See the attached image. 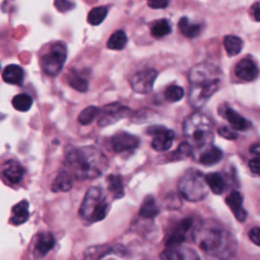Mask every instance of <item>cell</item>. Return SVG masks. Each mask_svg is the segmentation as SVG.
I'll return each instance as SVG.
<instances>
[{
  "instance_id": "6da1fadb",
  "label": "cell",
  "mask_w": 260,
  "mask_h": 260,
  "mask_svg": "<svg viewBox=\"0 0 260 260\" xmlns=\"http://www.w3.org/2000/svg\"><path fill=\"white\" fill-rule=\"evenodd\" d=\"M193 241L207 255L231 258L237 253V240L232 233L215 221L206 220L193 232Z\"/></svg>"
},
{
  "instance_id": "7a4b0ae2",
  "label": "cell",
  "mask_w": 260,
  "mask_h": 260,
  "mask_svg": "<svg viewBox=\"0 0 260 260\" xmlns=\"http://www.w3.org/2000/svg\"><path fill=\"white\" fill-rule=\"evenodd\" d=\"M66 170L79 180L100 177L108 167L105 154L94 146L70 147L65 154Z\"/></svg>"
},
{
  "instance_id": "3957f363",
  "label": "cell",
  "mask_w": 260,
  "mask_h": 260,
  "mask_svg": "<svg viewBox=\"0 0 260 260\" xmlns=\"http://www.w3.org/2000/svg\"><path fill=\"white\" fill-rule=\"evenodd\" d=\"M222 73L220 68L211 63H200L189 72V103L192 108L203 107L219 89Z\"/></svg>"
},
{
  "instance_id": "277c9868",
  "label": "cell",
  "mask_w": 260,
  "mask_h": 260,
  "mask_svg": "<svg viewBox=\"0 0 260 260\" xmlns=\"http://www.w3.org/2000/svg\"><path fill=\"white\" fill-rule=\"evenodd\" d=\"M183 132L192 147L207 146L213 140L211 121L202 113L189 116L184 122Z\"/></svg>"
},
{
  "instance_id": "5b68a950",
  "label": "cell",
  "mask_w": 260,
  "mask_h": 260,
  "mask_svg": "<svg viewBox=\"0 0 260 260\" xmlns=\"http://www.w3.org/2000/svg\"><path fill=\"white\" fill-rule=\"evenodd\" d=\"M110 210L106 194L100 187H90L82 200L79 208L81 219L90 223L103 220Z\"/></svg>"
},
{
  "instance_id": "8992f818",
  "label": "cell",
  "mask_w": 260,
  "mask_h": 260,
  "mask_svg": "<svg viewBox=\"0 0 260 260\" xmlns=\"http://www.w3.org/2000/svg\"><path fill=\"white\" fill-rule=\"evenodd\" d=\"M67 58L66 44L55 41L46 44L40 51L39 60L42 70L49 76H56L60 73Z\"/></svg>"
},
{
  "instance_id": "52a82bcc",
  "label": "cell",
  "mask_w": 260,
  "mask_h": 260,
  "mask_svg": "<svg viewBox=\"0 0 260 260\" xmlns=\"http://www.w3.org/2000/svg\"><path fill=\"white\" fill-rule=\"evenodd\" d=\"M208 185L205 177L198 170H188L178 183L180 194L188 201L197 202L204 199L208 194Z\"/></svg>"
},
{
  "instance_id": "ba28073f",
  "label": "cell",
  "mask_w": 260,
  "mask_h": 260,
  "mask_svg": "<svg viewBox=\"0 0 260 260\" xmlns=\"http://www.w3.org/2000/svg\"><path fill=\"white\" fill-rule=\"evenodd\" d=\"M25 170L16 158L9 157L0 162V177L7 185H19L23 180Z\"/></svg>"
},
{
  "instance_id": "9c48e42d",
  "label": "cell",
  "mask_w": 260,
  "mask_h": 260,
  "mask_svg": "<svg viewBox=\"0 0 260 260\" xmlns=\"http://www.w3.org/2000/svg\"><path fill=\"white\" fill-rule=\"evenodd\" d=\"M130 115V109L126 106H123L118 103L107 105L101 110L99 115V125L100 126H109L115 124L116 122L120 121L121 119L126 118Z\"/></svg>"
},
{
  "instance_id": "30bf717a",
  "label": "cell",
  "mask_w": 260,
  "mask_h": 260,
  "mask_svg": "<svg viewBox=\"0 0 260 260\" xmlns=\"http://www.w3.org/2000/svg\"><path fill=\"white\" fill-rule=\"evenodd\" d=\"M156 77H157V71L155 69L148 68V69L138 71L131 78V81H130L131 87L137 93H141V94L149 93L153 88V84Z\"/></svg>"
},
{
  "instance_id": "8fae6325",
  "label": "cell",
  "mask_w": 260,
  "mask_h": 260,
  "mask_svg": "<svg viewBox=\"0 0 260 260\" xmlns=\"http://www.w3.org/2000/svg\"><path fill=\"white\" fill-rule=\"evenodd\" d=\"M147 134L152 135L151 146L156 151H166L173 145L175 133L173 130L162 126H151L147 129Z\"/></svg>"
},
{
  "instance_id": "7c38bea8",
  "label": "cell",
  "mask_w": 260,
  "mask_h": 260,
  "mask_svg": "<svg viewBox=\"0 0 260 260\" xmlns=\"http://www.w3.org/2000/svg\"><path fill=\"white\" fill-rule=\"evenodd\" d=\"M110 145L113 151L121 153L136 148L139 145V139L135 135L121 131L111 137Z\"/></svg>"
},
{
  "instance_id": "4fadbf2b",
  "label": "cell",
  "mask_w": 260,
  "mask_h": 260,
  "mask_svg": "<svg viewBox=\"0 0 260 260\" xmlns=\"http://www.w3.org/2000/svg\"><path fill=\"white\" fill-rule=\"evenodd\" d=\"M55 238L52 233L43 232L38 235L37 241L34 248V258L41 259L47 256V254L54 248L55 246Z\"/></svg>"
},
{
  "instance_id": "5bb4252c",
  "label": "cell",
  "mask_w": 260,
  "mask_h": 260,
  "mask_svg": "<svg viewBox=\"0 0 260 260\" xmlns=\"http://www.w3.org/2000/svg\"><path fill=\"white\" fill-rule=\"evenodd\" d=\"M235 73L242 80L252 81L258 77L259 69L252 59L244 58L237 63Z\"/></svg>"
},
{
  "instance_id": "9a60e30c",
  "label": "cell",
  "mask_w": 260,
  "mask_h": 260,
  "mask_svg": "<svg viewBox=\"0 0 260 260\" xmlns=\"http://www.w3.org/2000/svg\"><path fill=\"white\" fill-rule=\"evenodd\" d=\"M225 202L230 209L232 210L235 217L241 222L245 221L247 217V211L243 207V196L241 195V193L237 190H233L226 197Z\"/></svg>"
},
{
  "instance_id": "2e32d148",
  "label": "cell",
  "mask_w": 260,
  "mask_h": 260,
  "mask_svg": "<svg viewBox=\"0 0 260 260\" xmlns=\"http://www.w3.org/2000/svg\"><path fill=\"white\" fill-rule=\"evenodd\" d=\"M160 258L168 260H187V259H198L199 256L189 248L171 247L167 248L161 254Z\"/></svg>"
},
{
  "instance_id": "e0dca14e",
  "label": "cell",
  "mask_w": 260,
  "mask_h": 260,
  "mask_svg": "<svg viewBox=\"0 0 260 260\" xmlns=\"http://www.w3.org/2000/svg\"><path fill=\"white\" fill-rule=\"evenodd\" d=\"M192 225V219L191 218H185L183 219L179 225L173 231L171 236L166 242V247H178L185 241V233L189 230V228Z\"/></svg>"
},
{
  "instance_id": "ac0fdd59",
  "label": "cell",
  "mask_w": 260,
  "mask_h": 260,
  "mask_svg": "<svg viewBox=\"0 0 260 260\" xmlns=\"http://www.w3.org/2000/svg\"><path fill=\"white\" fill-rule=\"evenodd\" d=\"M2 79L9 84L20 85L24 79V71L22 67L16 64L7 65L2 72Z\"/></svg>"
},
{
  "instance_id": "d6986e66",
  "label": "cell",
  "mask_w": 260,
  "mask_h": 260,
  "mask_svg": "<svg viewBox=\"0 0 260 260\" xmlns=\"http://www.w3.org/2000/svg\"><path fill=\"white\" fill-rule=\"evenodd\" d=\"M29 203L27 200H21L17 204H15L11 209L10 223L13 225H19L24 223L29 217L28 211Z\"/></svg>"
},
{
  "instance_id": "ffe728a7",
  "label": "cell",
  "mask_w": 260,
  "mask_h": 260,
  "mask_svg": "<svg viewBox=\"0 0 260 260\" xmlns=\"http://www.w3.org/2000/svg\"><path fill=\"white\" fill-rule=\"evenodd\" d=\"M73 186V176L67 171L62 170L56 176L53 184L52 190L54 192H67Z\"/></svg>"
},
{
  "instance_id": "44dd1931",
  "label": "cell",
  "mask_w": 260,
  "mask_h": 260,
  "mask_svg": "<svg viewBox=\"0 0 260 260\" xmlns=\"http://www.w3.org/2000/svg\"><path fill=\"white\" fill-rule=\"evenodd\" d=\"M224 117L226 118V120L230 122V124L235 130L244 131L251 127V123L248 120H246L244 117H242L239 113H237L235 110L231 109L230 107L225 108Z\"/></svg>"
},
{
  "instance_id": "7402d4cb",
  "label": "cell",
  "mask_w": 260,
  "mask_h": 260,
  "mask_svg": "<svg viewBox=\"0 0 260 260\" xmlns=\"http://www.w3.org/2000/svg\"><path fill=\"white\" fill-rule=\"evenodd\" d=\"M68 84L77 91L84 92L88 88V80L78 70H71L67 74Z\"/></svg>"
},
{
  "instance_id": "603a6c76",
  "label": "cell",
  "mask_w": 260,
  "mask_h": 260,
  "mask_svg": "<svg viewBox=\"0 0 260 260\" xmlns=\"http://www.w3.org/2000/svg\"><path fill=\"white\" fill-rule=\"evenodd\" d=\"M221 158L222 151L215 146H209L200 154L199 161L204 166H213L219 162Z\"/></svg>"
},
{
  "instance_id": "cb8c5ba5",
  "label": "cell",
  "mask_w": 260,
  "mask_h": 260,
  "mask_svg": "<svg viewBox=\"0 0 260 260\" xmlns=\"http://www.w3.org/2000/svg\"><path fill=\"white\" fill-rule=\"evenodd\" d=\"M206 183L214 194H221L225 189V182L218 173H209L205 176Z\"/></svg>"
},
{
  "instance_id": "d4e9b609",
  "label": "cell",
  "mask_w": 260,
  "mask_h": 260,
  "mask_svg": "<svg viewBox=\"0 0 260 260\" xmlns=\"http://www.w3.org/2000/svg\"><path fill=\"white\" fill-rule=\"evenodd\" d=\"M107 184L109 191L115 198H121L124 196V184L120 175H110L107 177Z\"/></svg>"
},
{
  "instance_id": "484cf974",
  "label": "cell",
  "mask_w": 260,
  "mask_h": 260,
  "mask_svg": "<svg viewBox=\"0 0 260 260\" xmlns=\"http://www.w3.org/2000/svg\"><path fill=\"white\" fill-rule=\"evenodd\" d=\"M159 213V209L156 205V202L152 196H147L139 210L140 216L143 218H153Z\"/></svg>"
},
{
  "instance_id": "4316f807",
  "label": "cell",
  "mask_w": 260,
  "mask_h": 260,
  "mask_svg": "<svg viewBox=\"0 0 260 260\" xmlns=\"http://www.w3.org/2000/svg\"><path fill=\"white\" fill-rule=\"evenodd\" d=\"M127 42H128V38H127L125 31L120 29V30H116L114 34H112V36L108 40L107 47L111 50L120 51L125 48V46L127 45Z\"/></svg>"
},
{
  "instance_id": "83f0119b",
  "label": "cell",
  "mask_w": 260,
  "mask_h": 260,
  "mask_svg": "<svg viewBox=\"0 0 260 260\" xmlns=\"http://www.w3.org/2000/svg\"><path fill=\"white\" fill-rule=\"evenodd\" d=\"M178 25L181 32L187 38H195L201 31V25L198 23L190 22V20L187 17H182Z\"/></svg>"
},
{
  "instance_id": "f1b7e54d",
  "label": "cell",
  "mask_w": 260,
  "mask_h": 260,
  "mask_svg": "<svg viewBox=\"0 0 260 260\" xmlns=\"http://www.w3.org/2000/svg\"><path fill=\"white\" fill-rule=\"evenodd\" d=\"M223 46L230 56H236L243 49V41L236 36H226L223 40Z\"/></svg>"
},
{
  "instance_id": "f546056e",
  "label": "cell",
  "mask_w": 260,
  "mask_h": 260,
  "mask_svg": "<svg viewBox=\"0 0 260 260\" xmlns=\"http://www.w3.org/2000/svg\"><path fill=\"white\" fill-rule=\"evenodd\" d=\"M172 26L167 19H159L152 23L150 27V34L154 38H162L170 35Z\"/></svg>"
},
{
  "instance_id": "4dcf8cb0",
  "label": "cell",
  "mask_w": 260,
  "mask_h": 260,
  "mask_svg": "<svg viewBox=\"0 0 260 260\" xmlns=\"http://www.w3.org/2000/svg\"><path fill=\"white\" fill-rule=\"evenodd\" d=\"M100 113H101L100 108H98L96 106H89L80 112L77 120L82 125H89L100 115Z\"/></svg>"
},
{
  "instance_id": "1f68e13d",
  "label": "cell",
  "mask_w": 260,
  "mask_h": 260,
  "mask_svg": "<svg viewBox=\"0 0 260 260\" xmlns=\"http://www.w3.org/2000/svg\"><path fill=\"white\" fill-rule=\"evenodd\" d=\"M12 106L19 112H26L32 106V99L26 93H19L12 99Z\"/></svg>"
},
{
  "instance_id": "d6a6232c",
  "label": "cell",
  "mask_w": 260,
  "mask_h": 260,
  "mask_svg": "<svg viewBox=\"0 0 260 260\" xmlns=\"http://www.w3.org/2000/svg\"><path fill=\"white\" fill-rule=\"evenodd\" d=\"M108 15V8L105 6H99L91 9L87 15V21L91 25L101 24Z\"/></svg>"
},
{
  "instance_id": "836d02e7",
  "label": "cell",
  "mask_w": 260,
  "mask_h": 260,
  "mask_svg": "<svg viewBox=\"0 0 260 260\" xmlns=\"http://www.w3.org/2000/svg\"><path fill=\"white\" fill-rule=\"evenodd\" d=\"M184 96V89L179 85H171L165 91V99L170 103H176Z\"/></svg>"
},
{
  "instance_id": "e575fe53",
  "label": "cell",
  "mask_w": 260,
  "mask_h": 260,
  "mask_svg": "<svg viewBox=\"0 0 260 260\" xmlns=\"http://www.w3.org/2000/svg\"><path fill=\"white\" fill-rule=\"evenodd\" d=\"M193 153V147L189 142H182L179 147L172 153L173 160H178V159H184L189 156H191Z\"/></svg>"
},
{
  "instance_id": "d590c367",
  "label": "cell",
  "mask_w": 260,
  "mask_h": 260,
  "mask_svg": "<svg viewBox=\"0 0 260 260\" xmlns=\"http://www.w3.org/2000/svg\"><path fill=\"white\" fill-rule=\"evenodd\" d=\"M54 5L60 12H66L75 7V3L72 0H55Z\"/></svg>"
},
{
  "instance_id": "8d00e7d4",
  "label": "cell",
  "mask_w": 260,
  "mask_h": 260,
  "mask_svg": "<svg viewBox=\"0 0 260 260\" xmlns=\"http://www.w3.org/2000/svg\"><path fill=\"white\" fill-rule=\"evenodd\" d=\"M218 134L220 136H222L223 138L225 139H230V140H233V139H236L238 137V134L237 132L235 131V129H232L228 126H222L218 129Z\"/></svg>"
},
{
  "instance_id": "74e56055",
  "label": "cell",
  "mask_w": 260,
  "mask_h": 260,
  "mask_svg": "<svg viewBox=\"0 0 260 260\" xmlns=\"http://www.w3.org/2000/svg\"><path fill=\"white\" fill-rule=\"evenodd\" d=\"M250 240L257 246H260V228L255 226L249 231Z\"/></svg>"
},
{
  "instance_id": "f35d334b",
  "label": "cell",
  "mask_w": 260,
  "mask_h": 260,
  "mask_svg": "<svg viewBox=\"0 0 260 260\" xmlns=\"http://www.w3.org/2000/svg\"><path fill=\"white\" fill-rule=\"evenodd\" d=\"M169 2H170V0H147L148 6L153 9L165 8L169 5Z\"/></svg>"
},
{
  "instance_id": "ab89813d",
  "label": "cell",
  "mask_w": 260,
  "mask_h": 260,
  "mask_svg": "<svg viewBox=\"0 0 260 260\" xmlns=\"http://www.w3.org/2000/svg\"><path fill=\"white\" fill-rule=\"evenodd\" d=\"M249 167H250L251 171H252L254 174L260 176V156L255 157V158H252V159L249 161Z\"/></svg>"
},
{
  "instance_id": "60d3db41",
  "label": "cell",
  "mask_w": 260,
  "mask_h": 260,
  "mask_svg": "<svg viewBox=\"0 0 260 260\" xmlns=\"http://www.w3.org/2000/svg\"><path fill=\"white\" fill-rule=\"evenodd\" d=\"M250 14L256 21H260V2H256L250 8Z\"/></svg>"
},
{
  "instance_id": "b9f144b4",
  "label": "cell",
  "mask_w": 260,
  "mask_h": 260,
  "mask_svg": "<svg viewBox=\"0 0 260 260\" xmlns=\"http://www.w3.org/2000/svg\"><path fill=\"white\" fill-rule=\"evenodd\" d=\"M250 151L254 154H260V143H256L251 146Z\"/></svg>"
},
{
  "instance_id": "7bdbcfd3",
  "label": "cell",
  "mask_w": 260,
  "mask_h": 260,
  "mask_svg": "<svg viewBox=\"0 0 260 260\" xmlns=\"http://www.w3.org/2000/svg\"><path fill=\"white\" fill-rule=\"evenodd\" d=\"M0 68H1V65H0Z\"/></svg>"
}]
</instances>
